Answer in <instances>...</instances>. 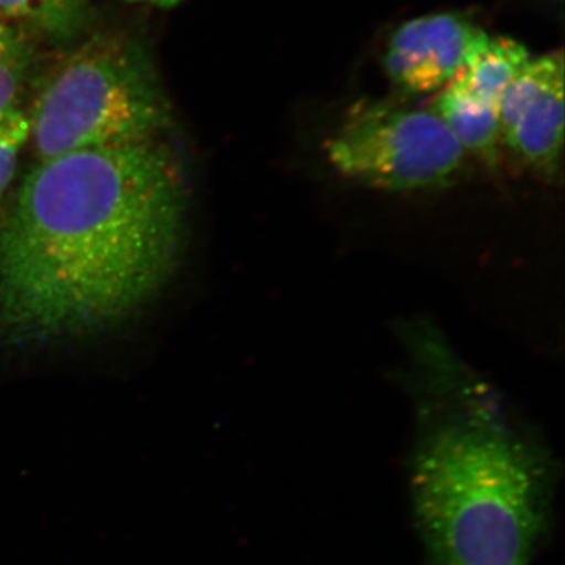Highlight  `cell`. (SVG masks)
Listing matches in <instances>:
<instances>
[{"instance_id": "6da1fadb", "label": "cell", "mask_w": 565, "mask_h": 565, "mask_svg": "<svg viewBox=\"0 0 565 565\" xmlns=\"http://www.w3.org/2000/svg\"><path fill=\"white\" fill-rule=\"evenodd\" d=\"M180 166L154 140L40 161L0 222V327L24 343L102 330L166 285L185 221Z\"/></svg>"}, {"instance_id": "7a4b0ae2", "label": "cell", "mask_w": 565, "mask_h": 565, "mask_svg": "<svg viewBox=\"0 0 565 565\" xmlns=\"http://www.w3.org/2000/svg\"><path fill=\"white\" fill-rule=\"evenodd\" d=\"M424 401L411 459L415 525L433 565H530L548 530L552 457L476 385Z\"/></svg>"}, {"instance_id": "9c48e42d", "label": "cell", "mask_w": 565, "mask_h": 565, "mask_svg": "<svg viewBox=\"0 0 565 565\" xmlns=\"http://www.w3.org/2000/svg\"><path fill=\"white\" fill-rule=\"evenodd\" d=\"M88 0H0V14L41 39H76L88 21Z\"/></svg>"}, {"instance_id": "277c9868", "label": "cell", "mask_w": 565, "mask_h": 565, "mask_svg": "<svg viewBox=\"0 0 565 565\" xmlns=\"http://www.w3.org/2000/svg\"><path fill=\"white\" fill-rule=\"evenodd\" d=\"M326 151L338 173L388 192L449 184L467 156L433 110L388 102L353 106Z\"/></svg>"}, {"instance_id": "8fae6325", "label": "cell", "mask_w": 565, "mask_h": 565, "mask_svg": "<svg viewBox=\"0 0 565 565\" xmlns=\"http://www.w3.org/2000/svg\"><path fill=\"white\" fill-rule=\"evenodd\" d=\"M29 136L31 125L28 115L22 114V110L13 111L0 120V196L13 180L18 158Z\"/></svg>"}, {"instance_id": "52a82bcc", "label": "cell", "mask_w": 565, "mask_h": 565, "mask_svg": "<svg viewBox=\"0 0 565 565\" xmlns=\"http://www.w3.org/2000/svg\"><path fill=\"white\" fill-rule=\"evenodd\" d=\"M430 110L445 122L465 154L497 167L503 148L497 106L449 84L438 92Z\"/></svg>"}, {"instance_id": "30bf717a", "label": "cell", "mask_w": 565, "mask_h": 565, "mask_svg": "<svg viewBox=\"0 0 565 565\" xmlns=\"http://www.w3.org/2000/svg\"><path fill=\"white\" fill-rule=\"evenodd\" d=\"M31 47L20 29L0 22V120L18 107L31 68Z\"/></svg>"}, {"instance_id": "7c38bea8", "label": "cell", "mask_w": 565, "mask_h": 565, "mask_svg": "<svg viewBox=\"0 0 565 565\" xmlns=\"http://www.w3.org/2000/svg\"><path fill=\"white\" fill-rule=\"evenodd\" d=\"M129 3H145V6L158 7V9H173L182 0H122Z\"/></svg>"}, {"instance_id": "8992f818", "label": "cell", "mask_w": 565, "mask_h": 565, "mask_svg": "<svg viewBox=\"0 0 565 565\" xmlns=\"http://www.w3.org/2000/svg\"><path fill=\"white\" fill-rule=\"evenodd\" d=\"M489 40L462 14L416 18L390 39L384 55L386 76L411 95L440 92L484 51Z\"/></svg>"}, {"instance_id": "ba28073f", "label": "cell", "mask_w": 565, "mask_h": 565, "mask_svg": "<svg viewBox=\"0 0 565 565\" xmlns=\"http://www.w3.org/2000/svg\"><path fill=\"white\" fill-rule=\"evenodd\" d=\"M530 51L508 36H490L484 51L451 84L498 107L505 88L531 61Z\"/></svg>"}, {"instance_id": "5b68a950", "label": "cell", "mask_w": 565, "mask_h": 565, "mask_svg": "<svg viewBox=\"0 0 565 565\" xmlns=\"http://www.w3.org/2000/svg\"><path fill=\"white\" fill-rule=\"evenodd\" d=\"M564 54L531 58L498 104L501 145L544 177L555 178L564 148Z\"/></svg>"}, {"instance_id": "3957f363", "label": "cell", "mask_w": 565, "mask_h": 565, "mask_svg": "<svg viewBox=\"0 0 565 565\" xmlns=\"http://www.w3.org/2000/svg\"><path fill=\"white\" fill-rule=\"evenodd\" d=\"M170 104L147 51L125 36L98 35L63 58L29 115L40 161L90 148L154 140Z\"/></svg>"}]
</instances>
